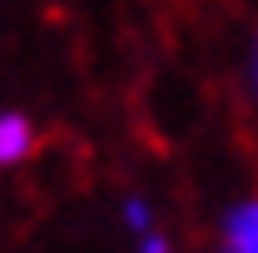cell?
Returning a JSON list of instances; mask_svg holds the SVG:
<instances>
[{
	"label": "cell",
	"mask_w": 258,
	"mask_h": 253,
	"mask_svg": "<svg viewBox=\"0 0 258 253\" xmlns=\"http://www.w3.org/2000/svg\"><path fill=\"white\" fill-rule=\"evenodd\" d=\"M224 248L233 253H258V199L238 204L224 219Z\"/></svg>",
	"instance_id": "1"
},
{
	"label": "cell",
	"mask_w": 258,
	"mask_h": 253,
	"mask_svg": "<svg viewBox=\"0 0 258 253\" xmlns=\"http://www.w3.org/2000/svg\"><path fill=\"white\" fill-rule=\"evenodd\" d=\"M35 149V124L25 114H0V164H20Z\"/></svg>",
	"instance_id": "2"
},
{
	"label": "cell",
	"mask_w": 258,
	"mask_h": 253,
	"mask_svg": "<svg viewBox=\"0 0 258 253\" xmlns=\"http://www.w3.org/2000/svg\"><path fill=\"white\" fill-rule=\"evenodd\" d=\"M124 223L139 233V238H149V233H154V228H149V204H144V199H129L124 204Z\"/></svg>",
	"instance_id": "3"
},
{
	"label": "cell",
	"mask_w": 258,
	"mask_h": 253,
	"mask_svg": "<svg viewBox=\"0 0 258 253\" xmlns=\"http://www.w3.org/2000/svg\"><path fill=\"white\" fill-rule=\"evenodd\" d=\"M248 99L258 109V30H253V45H248Z\"/></svg>",
	"instance_id": "4"
},
{
	"label": "cell",
	"mask_w": 258,
	"mask_h": 253,
	"mask_svg": "<svg viewBox=\"0 0 258 253\" xmlns=\"http://www.w3.org/2000/svg\"><path fill=\"white\" fill-rule=\"evenodd\" d=\"M139 253H169V238L164 233H149V238H139Z\"/></svg>",
	"instance_id": "5"
}]
</instances>
